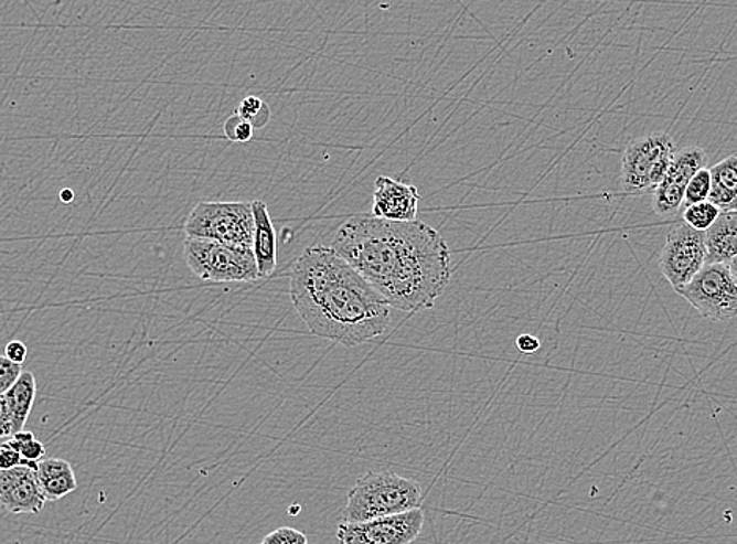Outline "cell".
<instances>
[{"instance_id":"1","label":"cell","mask_w":737,"mask_h":544,"mask_svg":"<svg viewBox=\"0 0 737 544\" xmlns=\"http://www.w3.org/2000/svg\"><path fill=\"white\" fill-rule=\"evenodd\" d=\"M331 248L355 268L391 308L434 307L452 278L445 237L427 223L355 215L339 226Z\"/></svg>"},{"instance_id":"2","label":"cell","mask_w":737,"mask_h":544,"mask_svg":"<svg viewBox=\"0 0 737 544\" xmlns=\"http://www.w3.org/2000/svg\"><path fill=\"white\" fill-rule=\"evenodd\" d=\"M290 298L316 337L345 346L374 341L388 330V301L331 247L307 248L290 271Z\"/></svg>"},{"instance_id":"3","label":"cell","mask_w":737,"mask_h":544,"mask_svg":"<svg viewBox=\"0 0 737 544\" xmlns=\"http://www.w3.org/2000/svg\"><path fill=\"white\" fill-rule=\"evenodd\" d=\"M423 490L415 480L396 472H366L348 494L341 523H366L420 509Z\"/></svg>"},{"instance_id":"4","label":"cell","mask_w":737,"mask_h":544,"mask_svg":"<svg viewBox=\"0 0 737 544\" xmlns=\"http://www.w3.org/2000/svg\"><path fill=\"white\" fill-rule=\"evenodd\" d=\"M185 236L253 249L255 217L252 203L244 201H200L184 225Z\"/></svg>"},{"instance_id":"5","label":"cell","mask_w":737,"mask_h":544,"mask_svg":"<svg viewBox=\"0 0 737 544\" xmlns=\"http://www.w3.org/2000/svg\"><path fill=\"white\" fill-rule=\"evenodd\" d=\"M185 264L207 282H253L259 279L252 248L231 247L218 242L185 238Z\"/></svg>"},{"instance_id":"6","label":"cell","mask_w":737,"mask_h":544,"mask_svg":"<svg viewBox=\"0 0 737 544\" xmlns=\"http://www.w3.org/2000/svg\"><path fill=\"white\" fill-rule=\"evenodd\" d=\"M676 154V145L669 134L632 140L621 159V184L632 195L654 193L670 169Z\"/></svg>"},{"instance_id":"7","label":"cell","mask_w":737,"mask_h":544,"mask_svg":"<svg viewBox=\"0 0 737 544\" xmlns=\"http://www.w3.org/2000/svg\"><path fill=\"white\" fill-rule=\"evenodd\" d=\"M676 292L706 319L729 322L737 317V286L728 264H706Z\"/></svg>"},{"instance_id":"8","label":"cell","mask_w":737,"mask_h":544,"mask_svg":"<svg viewBox=\"0 0 737 544\" xmlns=\"http://www.w3.org/2000/svg\"><path fill=\"white\" fill-rule=\"evenodd\" d=\"M705 266V233H698L684 223L670 231L659 256V268L669 285L675 290L681 289Z\"/></svg>"},{"instance_id":"9","label":"cell","mask_w":737,"mask_h":544,"mask_svg":"<svg viewBox=\"0 0 737 544\" xmlns=\"http://www.w3.org/2000/svg\"><path fill=\"white\" fill-rule=\"evenodd\" d=\"M426 516L420 509L366 523H339V544H412L423 532Z\"/></svg>"},{"instance_id":"10","label":"cell","mask_w":737,"mask_h":544,"mask_svg":"<svg viewBox=\"0 0 737 544\" xmlns=\"http://www.w3.org/2000/svg\"><path fill=\"white\" fill-rule=\"evenodd\" d=\"M706 166L707 154L702 147H687L677 151L664 181L654 190V212L661 217H672L677 214L683 206L688 182L699 170L706 169Z\"/></svg>"},{"instance_id":"11","label":"cell","mask_w":737,"mask_h":544,"mask_svg":"<svg viewBox=\"0 0 737 544\" xmlns=\"http://www.w3.org/2000/svg\"><path fill=\"white\" fill-rule=\"evenodd\" d=\"M46 498L41 490L39 472L29 466L0 471V506L10 515H40Z\"/></svg>"},{"instance_id":"12","label":"cell","mask_w":737,"mask_h":544,"mask_svg":"<svg viewBox=\"0 0 737 544\" xmlns=\"http://www.w3.org/2000/svg\"><path fill=\"white\" fill-rule=\"evenodd\" d=\"M420 195L418 189L407 182L388 177L375 181L372 215L389 222H416Z\"/></svg>"},{"instance_id":"13","label":"cell","mask_w":737,"mask_h":544,"mask_svg":"<svg viewBox=\"0 0 737 544\" xmlns=\"http://www.w3.org/2000/svg\"><path fill=\"white\" fill-rule=\"evenodd\" d=\"M255 217L253 255L258 266L259 279L269 278L277 267V233L264 201H252Z\"/></svg>"},{"instance_id":"14","label":"cell","mask_w":737,"mask_h":544,"mask_svg":"<svg viewBox=\"0 0 737 544\" xmlns=\"http://www.w3.org/2000/svg\"><path fill=\"white\" fill-rule=\"evenodd\" d=\"M706 264H728L737 256V211L722 212L705 233Z\"/></svg>"},{"instance_id":"15","label":"cell","mask_w":737,"mask_h":544,"mask_svg":"<svg viewBox=\"0 0 737 544\" xmlns=\"http://www.w3.org/2000/svg\"><path fill=\"white\" fill-rule=\"evenodd\" d=\"M39 480L46 502H57L77 490L73 466L62 458H44L39 465Z\"/></svg>"},{"instance_id":"16","label":"cell","mask_w":737,"mask_h":544,"mask_svg":"<svg viewBox=\"0 0 737 544\" xmlns=\"http://www.w3.org/2000/svg\"><path fill=\"white\" fill-rule=\"evenodd\" d=\"M709 201L720 212L737 211V156L711 167Z\"/></svg>"},{"instance_id":"17","label":"cell","mask_w":737,"mask_h":544,"mask_svg":"<svg viewBox=\"0 0 737 544\" xmlns=\"http://www.w3.org/2000/svg\"><path fill=\"white\" fill-rule=\"evenodd\" d=\"M36 397V380L32 372L22 371L20 378L3 394L11 417L13 435L24 430L25 423L31 416L33 402Z\"/></svg>"},{"instance_id":"18","label":"cell","mask_w":737,"mask_h":544,"mask_svg":"<svg viewBox=\"0 0 737 544\" xmlns=\"http://www.w3.org/2000/svg\"><path fill=\"white\" fill-rule=\"evenodd\" d=\"M720 214L722 212L714 204H711L709 201L692 204V206L684 207V225L691 226L692 230L698 231V233H706L717 222Z\"/></svg>"},{"instance_id":"19","label":"cell","mask_w":737,"mask_h":544,"mask_svg":"<svg viewBox=\"0 0 737 544\" xmlns=\"http://www.w3.org/2000/svg\"><path fill=\"white\" fill-rule=\"evenodd\" d=\"M11 439H13L14 445H17L18 450H20L22 458L21 466H29V468L39 471V465L44 460V456H46V449H44L43 442H40L32 431L25 430L13 435V438Z\"/></svg>"},{"instance_id":"20","label":"cell","mask_w":737,"mask_h":544,"mask_svg":"<svg viewBox=\"0 0 737 544\" xmlns=\"http://www.w3.org/2000/svg\"><path fill=\"white\" fill-rule=\"evenodd\" d=\"M236 115L248 121L253 128L259 129L269 122L270 107L258 96H247L237 107Z\"/></svg>"},{"instance_id":"21","label":"cell","mask_w":737,"mask_h":544,"mask_svg":"<svg viewBox=\"0 0 737 544\" xmlns=\"http://www.w3.org/2000/svg\"><path fill=\"white\" fill-rule=\"evenodd\" d=\"M711 193V173L709 169L699 170L694 178L691 179L684 193V207L692 206V204L703 203L709 199Z\"/></svg>"},{"instance_id":"22","label":"cell","mask_w":737,"mask_h":544,"mask_svg":"<svg viewBox=\"0 0 737 544\" xmlns=\"http://www.w3.org/2000/svg\"><path fill=\"white\" fill-rule=\"evenodd\" d=\"M253 134H255V128H253L248 121H245L244 118H241L239 115H233V117L226 119V139H229L231 141H239V143H247V141L253 139Z\"/></svg>"},{"instance_id":"23","label":"cell","mask_w":737,"mask_h":544,"mask_svg":"<svg viewBox=\"0 0 737 544\" xmlns=\"http://www.w3.org/2000/svg\"><path fill=\"white\" fill-rule=\"evenodd\" d=\"M264 544H308L307 535L293 527H279L264 536Z\"/></svg>"},{"instance_id":"24","label":"cell","mask_w":737,"mask_h":544,"mask_svg":"<svg viewBox=\"0 0 737 544\" xmlns=\"http://www.w3.org/2000/svg\"><path fill=\"white\" fill-rule=\"evenodd\" d=\"M21 374L20 364H14L7 356H0V396H3L17 383Z\"/></svg>"},{"instance_id":"25","label":"cell","mask_w":737,"mask_h":544,"mask_svg":"<svg viewBox=\"0 0 737 544\" xmlns=\"http://www.w3.org/2000/svg\"><path fill=\"white\" fill-rule=\"evenodd\" d=\"M21 465V454L13 439L2 442L0 445V471H10V469L18 468Z\"/></svg>"},{"instance_id":"26","label":"cell","mask_w":737,"mask_h":544,"mask_svg":"<svg viewBox=\"0 0 737 544\" xmlns=\"http://www.w3.org/2000/svg\"><path fill=\"white\" fill-rule=\"evenodd\" d=\"M28 346H25L24 342L18 341V339H13V341H10L6 346V356L9 358L10 361H13L14 364H20V366H22L24 361L28 360Z\"/></svg>"},{"instance_id":"27","label":"cell","mask_w":737,"mask_h":544,"mask_svg":"<svg viewBox=\"0 0 737 544\" xmlns=\"http://www.w3.org/2000/svg\"><path fill=\"white\" fill-rule=\"evenodd\" d=\"M516 346H519L520 352L524 353V355H534V353L538 352L540 346H542V342H540L537 337H532V334H521L516 339Z\"/></svg>"},{"instance_id":"28","label":"cell","mask_w":737,"mask_h":544,"mask_svg":"<svg viewBox=\"0 0 737 544\" xmlns=\"http://www.w3.org/2000/svg\"><path fill=\"white\" fill-rule=\"evenodd\" d=\"M13 436V428H11V417L7 402L3 396H0V438H9Z\"/></svg>"},{"instance_id":"29","label":"cell","mask_w":737,"mask_h":544,"mask_svg":"<svg viewBox=\"0 0 737 544\" xmlns=\"http://www.w3.org/2000/svg\"><path fill=\"white\" fill-rule=\"evenodd\" d=\"M728 268H729V274H731L733 281H735L737 286V256L736 258L729 260Z\"/></svg>"},{"instance_id":"30","label":"cell","mask_w":737,"mask_h":544,"mask_svg":"<svg viewBox=\"0 0 737 544\" xmlns=\"http://www.w3.org/2000/svg\"><path fill=\"white\" fill-rule=\"evenodd\" d=\"M61 199L63 203H71V201H73L74 199L73 190L63 189V192L61 193Z\"/></svg>"},{"instance_id":"31","label":"cell","mask_w":737,"mask_h":544,"mask_svg":"<svg viewBox=\"0 0 737 544\" xmlns=\"http://www.w3.org/2000/svg\"><path fill=\"white\" fill-rule=\"evenodd\" d=\"M260 544H264V543H260Z\"/></svg>"}]
</instances>
